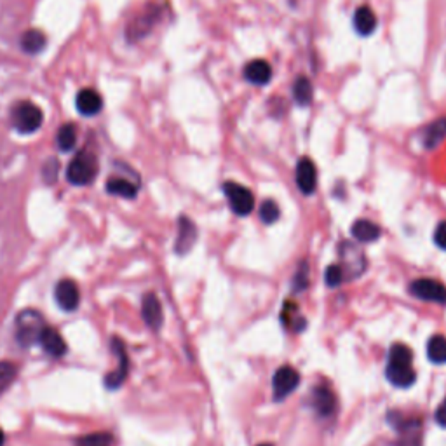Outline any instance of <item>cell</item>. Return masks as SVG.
Masks as SVG:
<instances>
[{
	"label": "cell",
	"mask_w": 446,
	"mask_h": 446,
	"mask_svg": "<svg viewBox=\"0 0 446 446\" xmlns=\"http://www.w3.org/2000/svg\"><path fill=\"white\" fill-rule=\"evenodd\" d=\"M44 113L32 101H18L11 112L13 128L21 135H32L42 126Z\"/></svg>",
	"instance_id": "6da1fadb"
},
{
	"label": "cell",
	"mask_w": 446,
	"mask_h": 446,
	"mask_svg": "<svg viewBox=\"0 0 446 446\" xmlns=\"http://www.w3.org/2000/svg\"><path fill=\"white\" fill-rule=\"evenodd\" d=\"M98 175V160L91 152H79L68 164L66 178L72 185L84 187L89 185Z\"/></svg>",
	"instance_id": "7a4b0ae2"
},
{
	"label": "cell",
	"mask_w": 446,
	"mask_h": 446,
	"mask_svg": "<svg viewBox=\"0 0 446 446\" xmlns=\"http://www.w3.org/2000/svg\"><path fill=\"white\" fill-rule=\"evenodd\" d=\"M44 328V319L37 311H23L16 319V340L19 346L32 347L33 343H38Z\"/></svg>",
	"instance_id": "3957f363"
},
{
	"label": "cell",
	"mask_w": 446,
	"mask_h": 446,
	"mask_svg": "<svg viewBox=\"0 0 446 446\" xmlns=\"http://www.w3.org/2000/svg\"><path fill=\"white\" fill-rule=\"evenodd\" d=\"M223 192H225L227 199H229L232 211L239 214V217H248L255 209V197H253L251 190L246 189V187L236 182H227L223 185Z\"/></svg>",
	"instance_id": "277c9868"
},
{
	"label": "cell",
	"mask_w": 446,
	"mask_h": 446,
	"mask_svg": "<svg viewBox=\"0 0 446 446\" xmlns=\"http://www.w3.org/2000/svg\"><path fill=\"white\" fill-rule=\"evenodd\" d=\"M340 258H342V271L343 276L347 279H352V277L359 276L366 267V260H365V253L358 248V246L351 244V242H343L340 246Z\"/></svg>",
	"instance_id": "5b68a950"
},
{
	"label": "cell",
	"mask_w": 446,
	"mask_h": 446,
	"mask_svg": "<svg viewBox=\"0 0 446 446\" xmlns=\"http://www.w3.org/2000/svg\"><path fill=\"white\" fill-rule=\"evenodd\" d=\"M299 383H300V375L295 368L281 366L272 378L274 398H276L277 401L288 398L289 394L299 387Z\"/></svg>",
	"instance_id": "8992f818"
},
{
	"label": "cell",
	"mask_w": 446,
	"mask_h": 446,
	"mask_svg": "<svg viewBox=\"0 0 446 446\" xmlns=\"http://www.w3.org/2000/svg\"><path fill=\"white\" fill-rule=\"evenodd\" d=\"M410 291L418 300L432 304H446V288L434 279H417L410 284Z\"/></svg>",
	"instance_id": "52a82bcc"
},
{
	"label": "cell",
	"mask_w": 446,
	"mask_h": 446,
	"mask_svg": "<svg viewBox=\"0 0 446 446\" xmlns=\"http://www.w3.org/2000/svg\"><path fill=\"white\" fill-rule=\"evenodd\" d=\"M112 351L117 354L119 365H117L115 370L107 375V378H105V385H107L108 389H119L128 377V352H126V347H124V343L120 342L119 338H113Z\"/></svg>",
	"instance_id": "ba28073f"
},
{
	"label": "cell",
	"mask_w": 446,
	"mask_h": 446,
	"mask_svg": "<svg viewBox=\"0 0 446 446\" xmlns=\"http://www.w3.org/2000/svg\"><path fill=\"white\" fill-rule=\"evenodd\" d=\"M296 187L305 195H311L318 187V170L308 157H302L296 164Z\"/></svg>",
	"instance_id": "9c48e42d"
},
{
	"label": "cell",
	"mask_w": 446,
	"mask_h": 446,
	"mask_svg": "<svg viewBox=\"0 0 446 446\" xmlns=\"http://www.w3.org/2000/svg\"><path fill=\"white\" fill-rule=\"evenodd\" d=\"M54 296H56V302L60 305L61 311L65 312H73L81 304L79 288H77V284L70 279H63L56 284Z\"/></svg>",
	"instance_id": "30bf717a"
},
{
	"label": "cell",
	"mask_w": 446,
	"mask_h": 446,
	"mask_svg": "<svg viewBox=\"0 0 446 446\" xmlns=\"http://www.w3.org/2000/svg\"><path fill=\"white\" fill-rule=\"evenodd\" d=\"M385 377L394 387H399V389L412 387L415 380H417V375H415L412 365H396V363H387Z\"/></svg>",
	"instance_id": "8fae6325"
},
{
	"label": "cell",
	"mask_w": 446,
	"mask_h": 446,
	"mask_svg": "<svg viewBox=\"0 0 446 446\" xmlns=\"http://www.w3.org/2000/svg\"><path fill=\"white\" fill-rule=\"evenodd\" d=\"M76 107L82 115L93 117L96 115V113H100L101 108H103V100H101L100 93L95 91V89L85 88L77 93Z\"/></svg>",
	"instance_id": "7c38bea8"
},
{
	"label": "cell",
	"mask_w": 446,
	"mask_h": 446,
	"mask_svg": "<svg viewBox=\"0 0 446 446\" xmlns=\"http://www.w3.org/2000/svg\"><path fill=\"white\" fill-rule=\"evenodd\" d=\"M197 239V229H195L194 222L189 220L187 217H182L178 222V237H176V253L178 255H185L192 249Z\"/></svg>",
	"instance_id": "4fadbf2b"
},
{
	"label": "cell",
	"mask_w": 446,
	"mask_h": 446,
	"mask_svg": "<svg viewBox=\"0 0 446 446\" xmlns=\"http://www.w3.org/2000/svg\"><path fill=\"white\" fill-rule=\"evenodd\" d=\"M142 314L145 323L148 324V328L157 331L160 326H162L164 314H162V305H160L159 299L154 295V293H148V295L143 296L142 302Z\"/></svg>",
	"instance_id": "5bb4252c"
},
{
	"label": "cell",
	"mask_w": 446,
	"mask_h": 446,
	"mask_svg": "<svg viewBox=\"0 0 446 446\" xmlns=\"http://www.w3.org/2000/svg\"><path fill=\"white\" fill-rule=\"evenodd\" d=\"M311 405L312 408H314V412L321 415V417H330L336 408L335 394L331 393L328 387H316V389L312 390Z\"/></svg>",
	"instance_id": "9a60e30c"
},
{
	"label": "cell",
	"mask_w": 446,
	"mask_h": 446,
	"mask_svg": "<svg viewBox=\"0 0 446 446\" xmlns=\"http://www.w3.org/2000/svg\"><path fill=\"white\" fill-rule=\"evenodd\" d=\"M244 79L253 85H265L272 79V68L265 60H253L244 66Z\"/></svg>",
	"instance_id": "2e32d148"
},
{
	"label": "cell",
	"mask_w": 446,
	"mask_h": 446,
	"mask_svg": "<svg viewBox=\"0 0 446 446\" xmlns=\"http://www.w3.org/2000/svg\"><path fill=\"white\" fill-rule=\"evenodd\" d=\"M352 25H354V30L363 37H368L377 30L378 19L375 16L373 9L368 6H361L356 9L354 19H352Z\"/></svg>",
	"instance_id": "e0dca14e"
},
{
	"label": "cell",
	"mask_w": 446,
	"mask_h": 446,
	"mask_svg": "<svg viewBox=\"0 0 446 446\" xmlns=\"http://www.w3.org/2000/svg\"><path fill=\"white\" fill-rule=\"evenodd\" d=\"M157 18H159V9H155V7H150L148 11H145V13L140 14V16L136 18L131 25H129L128 37L131 38V41L142 38L143 35H147L148 32H150V28L154 26L155 19Z\"/></svg>",
	"instance_id": "ac0fdd59"
},
{
	"label": "cell",
	"mask_w": 446,
	"mask_h": 446,
	"mask_svg": "<svg viewBox=\"0 0 446 446\" xmlns=\"http://www.w3.org/2000/svg\"><path fill=\"white\" fill-rule=\"evenodd\" d=\"M38 343H41V346L44 347V351L48 352L49 356H53V358H61V356L66 352V343H65L63 336L58 333L56 330H53V328H48V326L44 328Z\"/></svg>",
	"instance_id": "d6986e66"
},
{
	"label": "cell",
	"mask_w": 446,
	"mask_h": 446,
	"mask_svg": "<svg viewBox=\"0 0 446 446\" xmlns=\"http://www.w3.org/2000/svg\"><path fill=\"white\" fill-rule=\"evenodd\" d=\"M352 237L359 242H375L377 239H380L382 230L377 223L370 222V220H358L356 223H352Z\"/></svg>",
	"instance_id": "ffe728a7"
},
{
	"label": "cell",
	"mask_w": 446,
	"mask_h": 446,
	"mask_svg": "<svg viewBox=\"0 0 446 446\" xmlns=\"http://www.w3.org/2000/svg\"><path fill=\"white\" fill-rule=\"evenodd\" d=\"M446 138V117H441V119L434 120L430 126L424 131V147L432 150Z\"/></svg>",
	"instance_id": "44dd1931"
},
{
	"label": "cell",
	"mask_w": 446,
	"mask_h": 446,
	"mask_svg": "<svg viewBox=\"0 0 446 446\" xmlns=\"http://www.w3.org/2000/svg\"><path fill=\"white\" fill-rule=\"evenodd\" d=\"M394 427L401 430V432H405V437H403L399 446H420V422L418 420L401 422L398 415V422Z\"/></svg>",
	"instance_id": "7402d4cb"
},
{
	"label": "cell",
	"mask_w": 446,
	"mask_h": 446,
	"mask_svg": "<svg viewBox=\"0 0 446 446\" xmlns=\"http://www.w3.org/2000/svg\"><path fill=\"white\" fill-rule=\"evenodd\" d=\"M107 192L124 199H135L138 194V185L126 178H110L107 182Z\"/></svg>",
	"instance_id": "603a6c76"
},
{
	"label": "cell",
	"mask_w": 446,
	"mask_h": 446,
	"mask_svg": "<svg viewBox=\"0 0 446 446\" xmlns=\"http://www.w3.org/2000/svg\"><path fill=\"white\" fill-rule=\"evenodd\" d=\"M293 98H295L296 105H300V107H307V105L312 103L314 89H312L311 81L307 77H296L295 84H293Z\"/></svg>",
	"instance_id": "cb8c5ba5"
},
{
	"label": "cell",
	"mask_w": 446,
	"mask_h": 446,
	"mask_svg": "<svg viewBox=\"0 0 446 446\" xmlns=\"http://www.w3.org/2000/svg\"><path fill=\"white\" fill-rule=\"evenodd\" d=\"M21 48L28 54H38L46 48V35L41 30H28L23 33Z\"/></svg>",
	"instance_id": "d4e9b609"
},
{
	"label": "cell",
	"mask_w": 446,
	"mask_h": 446,
	"mask_svg": "<svg viewBox=\"0 0 446 446\" xmlns=\"http://www.w3.org/2000/svg\"><path fill=\"white\" fill-rule=\"evenodd\" d=\"M427 358L434 365L446 363V336L434 335L427 342Z\"/></svg>",
	"instance_id": "484cf974"
},
{
	"label": "cell",
	"mask_w": 446,
	"mask_h": 446,
	"mask_svg": "<svg viewBox=\"0 0 446 446\" xmlns=\"http://www.w3.org/2000/svg\"><path fill=\"white\" fill-rule=\"evenodd\" d=\"M76 142H77V128L73 126V124H63L56 135L58 148H60L61 152H70L76 147Z\"/></svg>",
	"instance_id": "4316f807"
},
{
	"label": "cell",
	"mask_w": 446,
	"mask_h": 446,
	"mask_svg": "<svg viewBox=\"0 0 446 446\" xmlns=\"http://www.w3.org/2000/svg\"><path fill=\"white\" fill-rule=\"evenodd\" d=\"M389 363H396V365H412L413 363V352L405 343H394L389 351Z\"/></svg>",
	"instance_id": "83f0119b"
},
{
	"label": "cell",
	"mask_w": 446,
	"mask_h": 446,
	"mask_svg": "<svg viewBox=\"0 0 446 446\" xmlns=\"http://www.w3.org/2000/svg\"><path fill=\"white\" fill-rule=\"evenodd\" d=\"M16 373H18V370L13 363H9V361L0 363V396L9 389L11 383H13L14 378H16Z\"/></svg>",
	"instance_id": "f1b7e54d"
},
{
	"label": "cell",
	"mask_w": 446,
	"mask_h": 446,
	"mask_svg": "<svg viewBox=\"0 0 446 446\" xmlns=\"http://www.w3.org/2000/svg\"><path fill=\"white\" fill-rule=\"evenodd\" d=\"M76 446H112V436L107 432H93L79 437Z\"/></svg>",
	"instance_id": "f546056e"
},
{
	"label": "cell",
	"mask_w": 446,
	"mask_h": 446,
	"mask_svg": "<svg viewBox=\"0 0 446 446\" xmlns=\"http://www.w3.org/2000/svg\"><path fill=\"white\" fill-rule=\"evenodd\" d=\"M279 217H281V209H279V206L276 204V202L274 201L261 202V206H260L261 222L269 223V225H271V223H276L277 220H279Z\"/></svg>",
	"instance_id": "4dcf8cb0"
},
{
	"label": "cell",
	"mask_w": 446,
	"mask_h": 446,
	"mask_svg": "<svg viewBox=\"0 0 446 446\" xmlns=\"http://www.w3.org/2000/svg\"><path fill=\"white\" fill-rule=\"evenodd\" d=\"M343 279H346V276H343V271L340 265H330L326 269V272H324V281H326V284L330 288H336Z\"/></svg>",
	"instance_id": "1f68e13d"
},
{
	"label": "cell",
	"mask_w": 446,
	"mask_h": 446,
	"mask_svg": "<svg viewBox=\"0 0 446 446\" xmlns=\"http://www.w3.org/2000/svg\"><path fill=\"white\" fill-rule=\"evenodd\" d=\"M434 244L446 251V222H441L434 230Z\"/></svg>",
	"instance_id": "d6a6232c"
},
{
	"label": "cell",
	"mask_w": 446,
	"mask_h": 446,
	"mask_svg": "<svg viewBox=\"0 0 446 446\" xmlns=\"http://www.w3.org/2000/svg\"><path fill=\"white\" fill-rule=\"evenodd\" d=\"M42 171H44V176H46V180H48V183H53L58 176V160H54V159L48 160V164H46Z\"/></svg>",
	"instance_id": "836d02e7"
},
{
	"label": "cell",
	"mask_w": 446,
	"mask_h": 446,
	"mask_svg": "<svg viewBox=\"0 0 446 446\" xmlns=\"http://www.w3.org/2000/svg\"><path fill=\"white\" fill-rule=\"evenodd\" d=\"M307 286V264H302V271L299 269V274L295 277V291L305 289Z\"/></svg>",
	"instance_id": "e575fe53"
},
{
	"label": "cell",
	"mask_w": 446,
	"mask_h": 446,
	"mask_svg": "<svg viewBox=\"0 0 446 446\" xmlns=\"http://www.w3.org/2000/svg\"><path fill=\"white\" fill-rule=\"evenodd\" d=\"M434 420H436L437 425H441V427L446 429V398H445V401L437 406L436 415H434Z\"/></svg>",
	"instance_id": "d590c367"
},
{
	"label": "cell",
	"mask_w": 446,
	"mask_h": 446,
	"mask_svg": "<svg viewBox=\"0 0 446 446\" xmlns=\"http://www.w3.org/2000/svg\"><path fill=\"white\" fill-rule=\"evenodd\" d=\"M0 446H4V432H2V429H0Z\"/></svg>",
	"instance_id": "8d00e7d4"
},
{
	"label": "cell",
	"mask_w": 446,
	"mask_h": 446,
	"mask_svg": "<svg viewBox=\"0 0 446 446\" xmlns=\"http://www.w3.org/2000/svg\"><path fill=\"white\" fill-rule=\"evenodd\" d=\"M258 446H272V445H269V443H264V445H258Z\"/></svg>",
	"instance_id": "74e56055"
}]
</instances>
